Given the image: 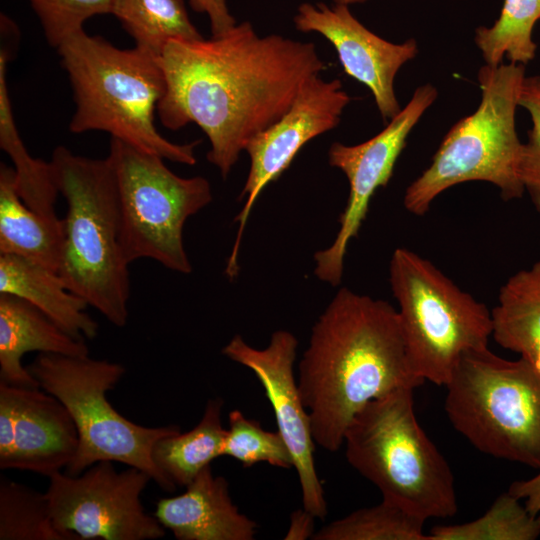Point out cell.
<instances>
[{"instance_id":"1","label":"cell","mask_w":540,"mask_h":540,"mask_svg":"<svg viewBox=\"0 0 540 540\" xmlns=\"http://www.w3.org/2000/svg\"><path fill=\"white\" fill-rule=\"evenodd\" d=\"M159 62L166 81L157 107L162 125H198L210 143L207 159L224 179L247 143L326 69L314 43L259 36L248 21L210 39L171 40Z\"/></svg>"},{"instance_id":"2","label":"cell","mask_w":540,"mask_h":540,"mask_svg":"<svg viewBox=\"0 0 540 540\" xmlns=\"http://www.w3.org/2000/svg\"><path fill=\"white\" fill-rule=\"evenodd\" d=\"M423 382L411 366L397 309L346 287L313 325L298 365L314 441L329 452L339 450L366 403Z\"/></svg>"},{"instance_id":"3","label":"cell","mask_w":540,"mask_h":540,"mask_svg":"<svg viewBox=\"0 0 540 540\" xmlns=\"http://www.w3.org/2000/svg\"><path fill=\"white\" fill-rule=\"evenodd\" d=\"M57 50L73 91L72 133L103 131L165 160L196 163L194 150L200 141L174 143L155 126L154 116L166 89L158 56L136 46L120 49L84 30Z\"/></svg>"},{"instance_id":"4","label":"cell","mask_w":540,"mask_h":540,"mask_svg":"<svg viewBox=\"0 0 540 540\" xmlns=\"http://www.w3.org/2000/svg\"><path fill=\"white\" fill-rule=\"evenodd\" d=\"M53 177L67 204L58 275L116 327L128 321L129 264L120 244V214L114 172L108 158L74 154L64 146L52 153Z\"/></svg>"},{"instance_id":"5","label":"cell","mask_w":540,"mask_h":540,"mask_svg":"<svg viewBox=\"0 0 540 540\" xmlns=\"http://www.w3.org/2000/svg\"><path fill=\"white\" fill-rule=\"evenodd\" d=\"M414 389H395L353 416L344 433L346 459L383 498L426 520L452 517L458 511L454 477L417 421Z\"/></svg>"},{"instance_id":"6","label":"cell","mask_w":540,"mask_h":540,"mask_svg":"<svg viewBox=\"0 0 540 540\" xmlns=\"http://www.w3.org/2000/svg\"><path fill=\"white\" fill-rule=\"evenodd\" d=\"M525 76V65L512 62L479 69V106L449 129L429 166L406 188L407 211L423 216L444 191L472 181L491 183L506 201L523 196L515 115Z\"/></svg>"},{"instance_id":"7","label":"cell","mask_w":540,"mask_h":540,"mask_svg":"<svg viewBox=\"0 0 540 540\" xmlns=\"http://www.w3.org/2000/svg\"><path fill=\"white\" fill-rule=\"evenodd\" d=\"M444 409L480 452L540 470V370L488 347L464 354L448 383Z\"/></svg>"},{"instance_id":"8","label":"cell","mask_w":540,"mask_h":540,"mask_svg":"<svg viewBox=\"0 0 540 540\" xmlns=\"http://www.w3.org/2000/svg\"><path fill=\"white\" fill-rule=\"evenodd\" d=\"M389 282L414 373L446 386L464 354L488 347L491 311L431 261L404 247L392 253Z\"/></svg>"},{"instance_id":"9","label":"cell","mask_w":540,"mask_h":540,"mask_svg":"<svg viewBox=\"0 0 540 540\" xmlns=\"http://www.w3.org/2000/svg\"><path fill=\"white\" fill-rule=\"evenodd\" d=\"M40 388L60 400L71 414L79 435L75 458L65 469L75 476L99 461H112L145 471L165 492L176 487L152 459L162 437L180 432L177 425L146 427L121 415L106 394L125 374V367L88 356L39 353L27 367Z\"/></svg>"},{"instance_id":"10","label":"cell","mask_w":540,"mask_h":540,"mask_svg":"<svg viewBox=\"0 0 540 540\" xmlns=\"http://www.w3.org/2000/svg\"><path fill=\"white\" fill-rule=\"evenodd\" d=\"M107 158L116 181L126 262L148 258L171 271L191 273L183 228L189 217L212 201L208 180L178 176L162 157L115 138L110 140Z\"/></svg>"},{"instance_id":"11","label":"cell","mask_w":540,"mask_h":540,"mask_svg":"<svg viewBox=\"0 0 540 540\" xmlns=\"http://www.w3.org/2000/svg\"><path fill=\"white\" fill-rule=\"evenodd\" d=\"M45 492L54 525L69 540H155L166 529L141 495L152 478L137 467L117 471L99 461L79 475L57 472Z\"/></svg>"},{"instance_id":"12","label":"cell","mask_w":540,"mask_h":540,"mask_svg":"<svg viewBox=\"0 0 540 540\" xmlns=\"http://www.w3.org/2000/svg\"><path fill=\"white\" fill-rule=\"evenodd\" d=\"M437 96L432 84L420 85L407 105L374 137L356 145L334 142L330 146L329 164L347 177L349 195L333 243L314 255V273L319 280L332 286L340 284L348 245L358 236L372 197L389 183L411 131Z\"/></svg>"},{"instance_id":"13","label":"cell","mask_w":540,"mask_h":540,"mask_svg":"<svg viewBox=\"0 0 540 540\" xmlns=\"http://www.w3.org/2000/svg\"><path fill=\"white\" fill-rule=\"evenodd\" d=\"M351 100L339 79L327 81L313 75L300 87L287 111L247 143L250 168L239 196L245 202L235 218L237 234L225 268L229 279L238 274L242 236L259 195L288 169L306 143L339 125Z\"/></svg>"},{"instance_id":"14","label":"cell","mask_w":540,"mask_h":540,"mask_svg":"<svg viewBox=\"0 0 540 540\" xmlns=\"http://www.w3.org/2000/svg\"><path fill=\"white\" fill-rule=\"evenodd\" d=\"M298 341L286 330L275 331L263 349L235 335L222 349L228 359L250 369L264 388L274 411L277 431L293 459L301 489L302 507L324 519L328 508L314 461L315 441L310 417L294 376Z\"/></svg>"},{"instance_id":"15","label":"cell","mask_w":540,"mask_h":540,"mask_svg":"<svg viewBox=\"0 0 540 540\" xmlns=\"http://www.w3.org/2000/svg\"><path fill=\"white\" fill-rule=\"evenodd\" d=\"M293 22L298 31L316 32L331 43L344 72L369 89L385 122L400 112L394 81L401 67L419 52L414 38L387 41L364 26L349 6L338 4L302 3Z\"/></svg>"},{"instance_id":"16","label":"cell","mask_w":540,"mask_h":540,"mask_svg":"<svg viewBox=\"0 0 540 540\" xmlns=\"http://www.w3.org/2000/svg\"><path fill=\"white\" fill-rule=\"evenodd\" d=\"M11 390L16 409L15 439L0 469L47 477L66 469L79 445L78 430L67 408L41 388L11 385Z\"/></svg>"},{"instance_id":"17","label":"cell","mask_w":540,"mask_h":540,"mask_svg":"<svg viewBox=\"0 0 540 540\" xmlns=\"http://www.w3.org/2000/svg\"><path fill=\"white\" fill-rule=\"evenodd\" d=\"M153 515L178 540H253L257 533L256 523L232 501L228 481L215 476L211 465L180 495L161 498Z\"/></svg>"},{"instance_id":"18","label":"cell","mask_w":540,"mask_h":540,"mask_svg":"<svg viewBox=\"0 0 540 540\" xmlns=\"http://www.w3.org/2000/svg\"><path fill=\"white\" fill-rule=\"evenodd\" d=\"M88 356L84 339H77L34 305L15 295L0 293V382L40 388L22 358L27 352Z\"/></svg>"},{"instance_id":"19","label":"cell","mask_w":540,"mask_h":540,"mask_svg":"<svg viewBox=\"0 0 540 540\" xmlns=\"http://www.w3.org/2000/svg\"><path fill=\"white\" fill-rule=\"evenodd\" d=\"M0 293L22 298L77 339H93L98 323L84 299L66 288L58 273L30 260L0 254Z\"/></svg>"},{"instance_id":"20","label":"cell","mask_w":540,"mask_h":540,"mask_svg":"<svg viewBox=\"0 0 540 540\" xmlns=\"http://www.w3.org/2000/svg\"><path fill=\"white\" fill-rule=\"evenodd\" d=\"M63 220L51 221L21 199L14 168L0 165V254L20 256L58 273Z\"/></svg>"},{"instance_id":"21","label":"cell","mask_w":540,"mask_h":540,"mask_svg":"<svg viewBox=\"0 0 540 540\" xmlns=\"http://www.w3.org/2000/svg\"><path fill=\"white\" fill-rule=\"evenodd\" d=\"M491 317L498 345L540 370V260L508 278Z\"/></svg>"},{"instance_id":"22","label":"cell","mask_w":540,"mask_h":540,"mask_svg":"<svg viewBox=\"0 0 540 540\" xmlns=\"http://www.w3.org/2000/svg\"><path fill=\"white\" fill-rule=\"evenodd\" d=\"M12 48L0 49V147L14 164L18 193L23 202L41 216L58 222L55 204L59 194L50 162L34 158L18 132L7 85V64Z\"/></svg>"},{"instance_id":"23","label":"cell","mask_w":540,"mask_h":540,"mask_svg":"<svg viewBox=\"0 0 540 540\" xmlns=\"http://www.w3.org/2000/svg\"><path fill=\"white\" fill-rule=\"evenodd\" d=\"M223 400H208L202 418L191 430L159 439L152 459L175 486L186 487L206 466L223 456L226 431L222 425Z\"/></svg>"},{"instance_id":"24","label":"cell","mask_w":540,"mask_h":540,"mask_svg":"<svg viewBox=\"0 0 540 540\" xmlns=\"http://www.w3.org/2000/svg\"><path fill=\"white\" fill-rule=\"evenodd\" d=\"M111 14L136 47L158 57L171 40L204 38L191 22L183 0H114Z\"/></svg>"},{"instance_id":"25","label":"cell","mask_w":540,"mask_h":540,"mask_svg":"<svg viewBox=\"0 0 540 540\" xmlns=\"http://www.w3.org/2000/svg\"><path fill=\"white\" fill-rule=\"evenodd\" d=\"M539 19L540 0H504L497 20L475 30L474 41L485 64L497 66L504 57L512 63L531 62L537 51L532 32Z\"/></svg>"},{"instance_id":"26","label":"cell","mask_w":540,"mask_h":540,"mask_svg":"<svg viewBox=\"0 0 540 540\" xmlns=\"http://www.w3.org/2000/svg\"><path fill=\"white\" fill-rule=\"evenodd\" d=\"M426 519L394 500L383 498L321 527L313 540H428Z\"/></svg>"},{"instance_id":"27","label":"cell","mask_w":540,"mask_h":540,"mask_svg":"<svg viewBox=\"0 0 540 540\" xmlns=\"http://www.w3.org/2000/svg\"><path fill=\"white\" fill-rule=\"evenodd\" d=\"M540 520L509 491L499 495L479 518L457 525L433 527L428 540H535Z\"/></svg>"},{"instance_id":"28","label":"cell","mask_w":540,"mask_h":540,"mask_svg":"<svg viewBox=\"0 0 540 540\" xmlns=\"http://www.w3.org/2000/svg\"><path fill=\"white\" fill-rule=\"evenodd\" d=\"M0 540H69L54 525L45 493L0 477Z\"/></svg>"},{"instance_id":"29","label":"cell","mask_w":540,"mask_h":540,"mask_svg":"<svg viewBox=\"0 0 540 540\" xmlns=\"http://www.w3.org/2000/svg\"><path fill=\"white\" fill-rule=\"evenodd\" d=\"M228 424L223 456L238 460L244 467L261 462L284 469L293 467L290 451L278 431L263 429L237 409L229 413Z\"/></svg>"},{"instance_id":"30","label":"cell","mask_w":540,"mask_h":540,"mask_svg":"<svg viewBox=\"0 0 540 540\" xmlns=\"http://www.w3.org/2000/svg\"><path fill=\"white\" fill-rule=\"evenodd\" d=\"M49 45L58 48L66 39L84 30L91 17L111 14L114 0H28Z\"/></svg>"},{"instance_id":"31","label":"cell","mask_w":540,"mask_h":540,"mask_svg":"<svg viewBox=\"0 0 540 540\" xmlns=\"http://www.w3.org/2000/svg\"><path fill=\"white\" fill-rule=\"evenodd\" d=\"M519 106L529 113L532 122L527 141L522 143L519 176L524 191L540 213V75L525 76Z\"/></svg>"},{"instance_id":"32","label":"cell","mask_w":540,"mask_h":540,"mask_svg":"<svg viewBox=\"0 0 540 540\" xmlns=\"http://www.w3.org/2000/svg\"><path fill=\"white\" fill-rule=\"evenodd\" d=\"M189 3L194 11L207 15L213 37L226 33L237 24L226 0H189Z\"/></svg>"},{"instance_id":"33","label":"cell","mask_w":540,"mask_h":540,"mask_svg":"<svg viewBox=\"0 0 540 540\" xmlns=\"http://www.w3.org/2000/svg\"><path fill=\"white\" fill-rule=\"evenodd\" d=\"M508 491L524 500L526 509L540 520V472L532 478L513 482Z\"/></svg>"},{"instance_id":"34","label":"cell","mask_w":540,"mask_h":540,"mask_svg":"<svg viewBox=\"0 0 540 540\" xmlns=\"http://www.w3.org/2000/svg\"><path fill=\"white\" fill-rule=\"evenodd\" d=\"M316 517L304 509H297L291 513L288 531L284 535L285 540H305L312 539L314 532V522Z\"/></svg>"},{"instance_id":"35","label":"cell","mask_w":540,"mask_h":540,"mask_svg":"<svg viewBox=\"0 0 540 540\" xmlns=\"http://www.w3.org/2000/svg\"><path fill=\"white\" fill-rule=\"evenodd\" d=\"M334 4L351 6L355 4H363L371 0H332Z\"/></svg>"}]
</instances>
